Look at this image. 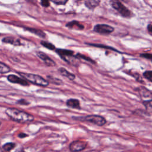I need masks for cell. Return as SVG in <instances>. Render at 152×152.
I'll return each instance as SVG.
<instances>
[{
    "mask_svg": "<svg viewBox=\"0 0 152 152\" xmlns=\"http://www.w3.org/2000/svg\"><path fill=\"white\" fill-rule=\"evenodd\" d=\"M1 122H0V125H1Z\"/></svg>",
    "mask_w": 152,
    "mask_h": 152,
    "instance_id": "obj_31",
    "label": "cell"
},
{
    "mask_svg": "<svg viewBox=\"0 0 152 152\" xmlns=\"http://www.w3.org/2000/svg\"><path fill=\"white\" fill-rule=\"evenodd\" d=\"M66 104L67 106H68L69 107H71V108L77 109H81L80 101L78 99H68L66 101Z\"/></svg>",
    "mask_w": 152,
    "mask_h": 152,
    "instance_id": "obj_11",
    "label": "cell"
},
{
    "mask_svg": "<svg viewBox=\"0 0 152 152\" xmlns=\"http://www.w3.org/2000/svg\"><path fill=\"white\" fill-rule=\"evenodd\" d=\"M50 1H52L53 2L58 5H64L66 4V2L68 0H50Z\"/></svg>",
    "mask_w": 152,
    "mask_h": 152,
    "instance_id": "obj_24",
    "label": "cell"
},
{
    "mask_svg": "<svg viewBox=\"0 0 152 152\" xmlns=\"http://www.w3.org/2000/svg\"><path fill=\"white\" fill-rule=\"evenodd\" d=\"M37 55L38 56V57H39L42 60L44 61L46 65L49 66H54L56 65L55 62L45 53L42 52H38L37 53Z\"/></svg>",
    "mask_w": 152,
    "mask_h": 152,
    "instance_id": "obj_9",
    "label": "cell"
},
{
    "mask_svg": "<svg viewBox=\"0 0 152 152\" xmlns=\"http://www.w3.org/2000/svg\"><path fill=\"white\" fill-rule=\"evenodd\" d=\"M28 1H31V2H34V1H36V0H27Z\"/></svg>",
    "mask_w": 152,
    "mask_h": 152,
    "instance_id": "obj_28",
    "label": "cell"
},
{
    "mask_svg": "<svg viewBox=\"0 0 152 152\" xmlns=\"http://www.w3.org/2000/svg\"><path fill=\"white\" fill-rule=\"evenodd\" d=\"M41 45L50 50H53L55 49V46L53 44L47 42H45V41H42Z\"/></svg>",
    "mask_w": 152,
    "mask_h": 152,
    "instance_id": "obj_19",
    "label": "cell"
},
{
    "mask_svg": "<svg viewBox=\"0 0 152 152\" xmlns=\"http://www.w3.org/2000/svg\"><path fill=\"white\" fill-rule=\"evenodd\" d=\"M56 52L61 56V58L65 62L74 66L78 65V58L74 55V52L68 49H57Z\"/></svg>",
    "mask_w": 152,
    "mask_h": 152,
    "instance_id": "obj_3",
    "label": "cell"
},
{
    "mask_svg": "<svg viewBox=\"0 0 152 152\" xmlns=\"http://www.w3.org/2000/svg\"><path fill=\"white\" fill-rule=\"evenodd\" d=\"M19 75L24 78L25 80L28 81L29 82L43 87H46L49 85V81L40 75L33 74H28L24 72H18Z\"/></svg>",
    "mask_w": 152,
    "mask_h": 152,
    "instance_id": "obj_4",
    "label": "cell"
},
{
    "mask_svg": "<svg viewBox=\"0 0 152 152\" xmlns=\"http://www.w3.org/2000/svg\"><path fill=\"white\" fill-rule=\"evenodd\" d=\"M7 116L19 123H27L34 120V116L28 113L15 108H8L5 110Z\"/></svg>",
    "mask_w": 152,
    "mask_h": 152,
    "instance_id": "obj_1",
    "label": "cell"
},
{
    "mask_svg": "<svg viewBox=\"0 0 152 152\" xmlns=\"http://www.w3.org/2000/svg\"><path fill=\"white\" fill-rule=\"evenodd\" d=\"M41 4L43 7H48L49 5V0H41Z\"/></svg>",
    "mask_w": 152,
    "mask_h": 152,
    "instance_id": "obj_25",
    "label": "cell"
},
{
    "mask_svg": "<svg viewBox=\"0 0 152 152\" xmlns=\"http://www.w3.org/2000/svg\"><path fill=\"white\" fill-rule=\"evenodd\" d=\"M27 30L37 35H38L40 37H45L46 36V34L45 33L42 31V30H38V29H36V28H27Z\"/></svg>",
    "mask_w": 152,
    "mask_h": 152,
    "instance_id": "obj_17",
    "label": "cell"
},
{
    "mask_svg": "<svg viewBox=\"0 0 152 152\" xmlns=\"http://www.w3.org/2000/svg\"><path fill=\"white\" fill-rule=\"evenodd\" d=\"M110 4L112 6L117 10L124 17H129L131 15V11L126 8L122 3L118 0H111Z\"/></svg>",
    "mask_w": 152,
    "mask_h": 152,
    "instance_id": "obj_5",
    "label": "cell"
},
{
    "mask_svg": "<svg viewBox=\"0 0 152 152\" xmlns=\"http://www.w3.org/2000/svg\"><path fill=\"white\" fill-rule=\"evenodd\" d=\"M94 31L102 34H109L114 31V28L107 24H99L94 26Z\"/></svg>",
    "mask_w": 152,
    "mask_h": 152,
    "instance_id": "obj_7",
    "label": "cell"
},
{
    "mask_svg": "<svg viewBox=\"0 0 152 152\" xmlns=\"http://www.w3.org/2000/svg\"><path fill=\"white\" fill-rule=\"evenodd\" d=\"M143 76L148 81L152 82V71H146L143 72Z\"/></svg>",
    "mask_w": 152,
    "mask_h": 152,
    "instance_id": "obj_20",
    "label": "cell"
},
{
    "mask_svg": "<svg viewBox=\"0 0 152 152\" xmlns=\"http://www.w3.org/2000/svg\"><path fill=\"white\" fill-rule=\"evenodd\" d=\"M72 118L73 119L76 121L90 122L100 126L104 125L106 123V120L104 117L97 115H90L84 116H77L72 117Z\"/></svg>",
    "mask_w": 152,
    "mask_h": 152,
    "instance_id": "obj_2",
    "label": "cell"
},
{
    "mask_svg": "<svg viewBox=\"0 0 152 152\" xmlns=\"http://www.w3.org/2000/svg\"><path fill=\"white\" fill-rule=\"evenodd\" d=\"M100 2V0H86V5L90 9L96 8Z\"/></svg>",
    "mask_w": 152,
    "mask_h": 152,
    "instance_id": "obj_14",
    "label": "cell"
},
{
    "mask_svg": "<svg viewBox=\"0 0 152 152\" xmlns=\"http://www.w3.org/2000/svg\"><path fill=\"white\" fill-rule=\"evenodd\" d=\"M75 56H76L78 58H82V59H84V60L87 61L88 62H91V63H95L93 59H91L90 58L87 57V56H86L85 55H82V54H81V53H77Z\"/></svg>",
    "mask_w": 152,
    "mask_h": 152,
    "instance_id": "obj_21",
    "label": "cell"
},
{
    "mask_svg": "<svg viewBox=\"0 0 152 152\" xmlns=\"http://www.w3.org/2000/svg\"><path fill=\"white\" fill-rule=\"evenodd\" d=\"M87 142L80 141L76 140L71 142L69 145V148L72 151H80L84 150L87 147Z\"/></svg>",
    "mask_w": 152,
    "mask_h": 152,
    "instance_id": "obj_8",
    "label": "cell"
},
{
    "mask_svg": "<svg viewBox=\"0 0 152 152\" xmlns=\"http://www.w3.org/2000/svg\"><path fill=\"white\" fill-rule=\"evenodd\" d=\"M15 146V144L14 143L8 142V143H7L5 145H4L3 147H2V148H3L4 150L8 151L11 150L12 148H14V147Z\"/></svg>",
    "mask_w": 152,
    "mask_h": 152,
    "instance_id": "obj_18",
    "label": "cell"
},
{
    "mask_svg": "<svg viewBox=\"0 0 152 152\" xmlns=\"http://www.w3.org/2000/svg\"><path fill=\"white\" fill-rule=\"evenodd\" d=\"M58 71L59 72V73L62 75L64 76L66 78H68L69 80H74L75 78V75L74 74H73L72 73L69 72L68 71H67L65 68H63V67H61L58 69Z\"/></svg>",
    "mask_w": 152,
    "mask_h": 152,
    "instance_id": "obj_12",
    "label": "cell"
},
{
    "mask_svg": "<svg viewBox=\"0 0 152 152\" xmlns=\"http://www.w3.org/2000/svg\"><path fill=\"white\" fill-rule=\"evenodd\" d=\"M147 29H148V31H149V32L152 33V25H151V24L148 25Z\"/></svg>",
    "mask_w": 152,
    "mask_h": 152,
    "instance_id": "obj_26",
    "label": "cell"
},
{
    "mask_svg": "<svg viewBox=\"0 0 152 152\" xmlns=\"http://www.w3.org/2000/svg\"><path fill=\"white\" fill-rule=\"evenodd\" d=\"M122 1H126V0H122Z\"/></svg>",
    "mask_w": 152,
    "mask_h": 152,
    "instance_id": "obj_30",
    "label": "cell"
},
{
    "mask_svg": "<svg viewBox=\"0 0 152 152\" xmlns=\"http://www.w3.org/2000/svg\"><path fill=\"white\" fill-rule=\"evenodd\" d=\"M66 26L70 28H73V29H76V30H81L84 29V26L77 21H71V22L67 23Z\"/></svg>",
    "mask_w": 152,
    "mask_h": 152,
    "instance_id": "obj_13",
    "label": "cell"
},
{
    "mask_svg": "<svg viewBox=\"0 0 152 152\" xmlns=\"http://www.w3.org/2000/svg\"><path fill=\"white\" fill-rule=\"evenodd\" d=\"M48 78L49 79V81H52L53 83H55L56 84H62V82L59 79L53 78V77H48Z\"/></svg>",
    "mask_w": 152,
    "mask_h": 152,
    "instance_id": "obj_23",
    "label": "cell"
},
{
    "mask_svg": "<svg viewBox=\"0 0 152 152\" xmlns=\"http://www.w3.org/2000/svg\"><path fill=\"white\" fill-rule=\"evenodd\" d=\"M2 151V150H1V148H0V151Z\"/></svg>",
    "mask_w": 152,
    "mask_h": 152,
    "instance_id": "obj_29",
    "label": "cell"
},
{
    "mask_svg": "<svg viewBox=\"0 0 152 152\" xmlns=\"http://www.w3.org/2000/svg\"><path fill=\"white\" fill-rule=\"evenodd\" d=\"M138 92L141 100L143 103L152 101V93L148 88L144 86H140L136 88Z\"/></svg>",
    "mask_w": 152,
    "mask_h": 152,
    "instance_id": "obj_6",
    "label": "cell"
},
{
    "mask_svg": "<svg viewBox=\"0 0 152 152\" xmlns=\"http://www.w3.org/2000/svg\"><path fill=\"white\" fill-rule=\"evenodd\" d=\"M10 71V67L4 63L0 62V73L5 74Z\"/></svg>",
    "mask_w": 152,
    "mask_h": 152,
    "instance_id": "obj_16",
    "label": "cell"
},
{
    "mask_svg": "<svg viewBox=\"0 0 152 152\" xmlns=\"http://www.w3.org/2000/svg\"><path fill=\"white\" fill-rule=\"evenodd\" d=\"M140 57L145 58L147 59L150 60L152 62V53H143L140 54Z\"/></svg>",
    "mask_w": 152,
    "mask_h": 152,
    "instance_id": "obj_22",
    "label": "cell"
},
{
    "mask_svg": "<svg viewBox=\"0 0 152 152\" xmlns=\"http://www.w3.org/2000/svg\"><path fill=\"white\" fill-rule=\"evenodd\" d=\"M18 136H19L20 138H24V137H26L27 135L25 134H24V133H21V134H20L18 135Z\"/></svg>",
    "mask_w": 152,
    "mask_h": 152,
    "instance_id": "obj_27",
    "label": "cell"
},
{
    "mask_svg": "<svg viewBox=\"0 0 152 152\" xmlns=\"http://www.w3.org/2000/svg\"><path fill=\"white\" fill-rule=\"evenodd\" d=\"M7 79L9 81L13 83H17V84H20L22 86H27L28 84V82L26 81V80H25L24 78L23 79L22 78H20L19 77H17L15 75H9L7 77Z\"/></svg>",
    "mask_w": 152,
    "mask_h": 152,
    "instance_id": "obj_10",
    "label": "cell"
},
{
    "mask_svg": "<svg viewBox=\"0 0 152 152\" xmlns=\"http://www.w3.org/2000/svg\"><path fill=\"white\" fill-rule=\"evenodd\" d=\"M76 1H80V0H76Z\"/></svg>",
    "mask_w": 152,
    "mask_h": 152,
    "instance_id": "obj_32",
    "label": "cell"
},
{
    "mask_svg": "<svg viewBox=\"0 0 152 152\" xmlns=\"http://www.w3.org/2000/svg\"><path fill=\"white\" fill-rule=\"evenodd\" d=\"M2 41L5 43H11L12 45H20V41L17 39H15L14 37H5L2 39Z\"/></svg>",
    "mask_w": 152,
    "mask_h": 152,
    "instance_id": "obj_15",
    "label": "cell"
}]
</instances>
